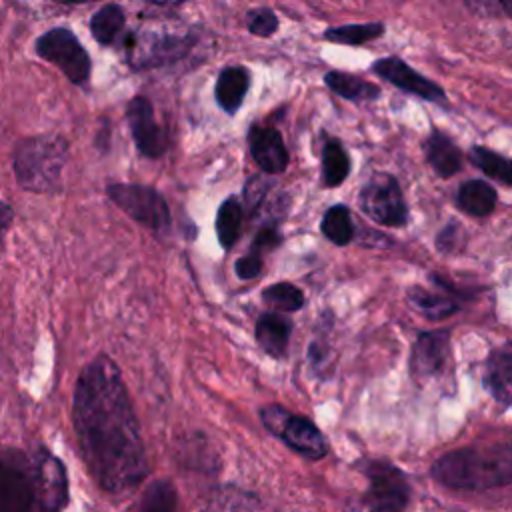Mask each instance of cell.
I'll return each mask as SVG.
<instances>
[{
	"label": "cell",
	"mask_w": 512,
	"mask_h": 512,
	"mask_svg": "<svg viewBox=\"0 0 512 512\" xmlns=\"http://www.w3.org/2000/svg\"><path fill=\"white\" fill-rule=\"evenodd\" d=\"M72 424L92 478L124 492L148 474L136 412L118 366L104 354L84 366L72 400Z\"/></svg>",
	"instance_id": "obj_1"
},
{
	"label": "cell",
	"mask_w": 512,
	"mask_h": 512,
	"mask_svg": "<svg viewBox=\"0 0 512 512\" xmlns=\"http://www.w3.org/2000/svg\"><path fill=\"white\" fill-rule=\"evenodd\" d=\"M430 474L454 490H488L512 482V444L470 446L442 454Z\"/></svg>",
	"instance_id": "obj_2"
},
{
	"label": "cell",
	"mask_w": 512,
	"mask_h": 512,
	"mask_svg": "<svg viewBox=\"0 0 512 512\" xmlns=\"http://www.w3.org/2000/svg\"><path fill=\"white\" fill-rule=\"evenodd\" d=\"M68 160V144L60 136H34L18 144L14 154L16 180L30 192H54Z\"/></svg>",
	"instance_id": "obj_3"
},
{
	"label": "cell",
	"mask_w": 512,
	"mask_h": 512,
	"mask_svg": "<svg viewBox=\"0 0 512 512\" xmlns=\"http://www.w3.org/2000/svg\"><path fill=\"white\" fill-rule=\"evenodd\" d=\"M38 474L34 456L16 448L0 450V512H36Z\"/></svg>",
	"instance_id": "obj_4"
},
{
	"label": "cell",
	"mask_w": 512,
	"mask_h": 512,
	"mask_svg": "<svg viewBox=\"0 0 512 512\" xmlns=\"http://www.w3.org/2000/svg\"><path fill=\"white\" fill-rule=\"evenodd\" d=\"M260 420L268 432L304 458L320 460L326 456L328 442L320 428L306 416L294 414L278 404H270L260 410Z\"/></svg>",
	"instance_id": "obj_5"
},
{
	"label": "cell",
	"mask_w": 512,
	"mask_h": 512,
	"mask_svg": "<svg viewBox=\"0 0 512 512\" xmlns=\"http://www.w3.org/2000/svg\"><path fill=\"white\" fill-rule=\"evenodd\" d=\"M368 478V490L356 512H402L408 496L410 484L402 470L388 462H368L364 466Z\"/></svg>",
	"instance_id": "obj_6"
},
{
	"label": "cell",
	"mask_w": 512,
	"mask_h": 512,
	"mask_svg": "<svg viewBox=\"0 0 512 512\" xmlns=\"http://www.w3.org/2000/svg\"><path fill=\"white\" fill-rule=\"evenodd\" d=\"M108 196L130 218L150 228L152 232H166L170 226V210L166 200L150 186L142 184H112Z\"/></svg>",
	"instance_id": "obj_7"
},
{
	"label": "cell",
	"mask_w": 512,
	"mask_h": 512,
	"mask_svg": "<svg viewBox=\"0 0 512 512\" xmlns=\"http://www.w3.org/2000/svg\"><path fill=\"white\" fill-rule=\"evenodd\" d=\"M36 52L40 58L56 64L74 84L86 82L90 74V58L70 30H48L36 40Z\"/></svg>",
	"instance_id": "obj_8"
},
{
	"label": "cell",
	"mask_w": 512,
	"mask_h": 512,
	"mask_svg": "<svg viewBox=\"0 0 512 512\" xmlns=\"http://www.w3.org/2000/svg\"><path fill=\"white\" fill-rule=\"evenodd\" d=\"M360 206L378 224L402 226L406 222V204L396 180L388 174H376L364 184Z\"/></svg>",
	"instance_id": "obj_9"
},
{
	"label": "cell",
	"mask_w": 512,
	"mask_h": 512,
	"mask_svg": "<svg viewBox=\"0 0 512 512\" xmlns=\"http://www.w3.org/2000/svg\"><path fill=\"white\" fill-rule=\"evenodd\" d=\"M38 474V504L36 512H60L68 502V480L64 466L48 450L34 452Z\"/></svg>",
	"instance_id": "obj_10"
},
{
	"label": "cell",
	"mask_w": 512,
	"mask_h": 512,
	"mask_svg": "<svg viewBox=\"0 0 512 512\" xmlns=\"http://www.w3.org/2000/svg\"><path fill=\"white\" fill-rule=\"evenodd\" d=\"M448 358H450V340L446 332H424L418 336L410 368L414 380L420 384L438 380L448 370Z\"/></svg>",
	"instance_id": "obj_11"
},
{
	"label": "cell",
	"mask_w": 512,
	"mask_h": 512,
	"mask_svg": "<svg viewBox=\"0 0 512 512\" xmlns=\"http://www.w3.org/2000/svg\"><path fill=\"white\" fill-rule=\"evenodd\" d=\"M190 44L192 40L184 36L146 32V34L134 36L132 48H130V64L134 68L160 66L186 54Z\"/></svg>",
	"instance_id": "obj_12"
},
{
	"label": "cell",
	"mask_w": 512,
	"mask_h": 512,
	"mask_svg": "<svg viewBox=\"0 0 512 512\" xmlns=\"http://www.w3.org/2000/svg\"><path fill=\"white\" fill-rule=\"evenodd\" d=\"M128 124L138 150L144 156L158 158L166 152L168 140L164 130L154 120V108L144 96H136L128 104Z\"/></svg>",
	"instance_id": "obj_13"
},
{
	"label": "cell",
	"mask_w": 512,
	"mask_h": 512,
	"mask_svg": "<svg viewBox=\"0 0 512 512\" xmlns=\"http://www.w3.org/2000/svg\"><path fill=\"white\" fill-rule=\"evenodd\" d=\"M374 72L380 74L382 78H386L390 84L406 90V92H412L420 98H426V100H444V92L438 84L430 82L428 78L420 76L418 72H414L408 64H404L402 60L398 58H384V60H378L374 64Z\"/></svg>",
	"instance_id": "obj_14"
},
{
	"label": "cell",
	"mask_w": 512,
	"mask_h": 512,
	"mask_svg": "<svg viewBox=\"0 0 512 512\" xmlns=\"http://www.w3.org/2000/svg\"><path fill=\"white\" fill-rule=\"evenodd\" d=\"M250 154L254 162L268 174H278L288 166V150L278 130L254 126L248 134Z\"/></svg>",
	"instance_id": "obj_15"
},
{
	"label": "cell",
	"mask_w": 512,
	"mask_h": 512,
	"mask_svg": "<svg viewBox=\"0 0 512 512\" xmlns=\"http://www.w3.org/2000/svg\"><path fill=\"white\" fill-rule=\"evenodd\" d=\"M290 332H292V322L278 312H264L256 322V342L266 354L274 358L284 356L288 348Z\"/></svg>",
	"instance_id": "obj_16"
},
{
	"label": "cell",
	"mask_w": 512,
	"mask_h": 512,
	"mask_svg": "<svg viewBox=\"0 0 512 512\" xmlns=\"http://www.w3.org/2000/svg\"><path fill=\"white\" fill-rule=\"evenodd\" d=\"M250 84V74L242 66H228L220 72L216 80V100L220 108L228 114L236 112L248 92Z\"/></svg>",
	"instance_id": "obj_17"
},
{
	"label": "cell",
	"mask_w": 512,
	"mask_h": 512,
	"mask_svg": "<svg viewBox=\"0 0 512 512\" xmlns=\"http://www.w3.org/2000/svg\"><path fill=\"white\" fill-rule=\"evenodd\" d=\"M128 512H178L176 486L166 478L150 482Z\"/></svg>",
	"instance_id": "obj_18"
},
{
	"label": "cell",
	"mask_w": 512,
	"mask_h": 512,
	"mask_svg": "<svg viewBox=\"0 0 512 512\" xmlns=\"http://www.w3.org/2000/svg\"><path fill=\"white\" fill-rule=\"evenodd\" d=\"M484 382L502 402H512V352H496L490 356L484 372Z\"/></svg>",
	"instance_id": "obj_19"
},
{
	"label": "cell",
	"mask_w": 512,
	"mask_h": 512,
	"mask_svg": "<svg viewBox=\"0 0 512 512\" xmlns=\"http://www.w3.org/2000/svg\"><path fill=\"white\" fill-rule=\"evenodd\" d=\"M426 152H428V160H430L432 168L440 176H452L460 170V164H462L460 150L442 132H432L430 134L428 144H426Z\"/></svg>",
	"instance_id": "obj_20"
},
{
	"label": "cell",
	"mask_w": 512,
	"mask_h": 512,
	"mask_svg": "<svg viewBox=\"0 0 512 512\" xmlns=\"http://www.w3.org/2000/svg\"><path fill=\"white\" fill-rule=\"evenodd\" d=\"M458 202L468 214L486 216L494 210L496 192L490 184H486L482 180H470L460 188Z\"/></svg>",
	"instance_id": "obj_21"
},
{
	"label": "cell",
	"mask_w": 512,
	"mask_h": 512,
	"mask_svg": "<svg viewBox=\"0 0 512 512\" xmlns=\"http://www.w3.org/2000/svg\"><path fill=\"white\" fill-rule=\"evenodd\" d=\"M242 214H244L242 206L234 196L226 198L220 204L218 216H216V234L222 248H230L238 240L240 228H242Z\"/></svg>",
	"instance_id": "obj_22"
},
{
	"label": "cell",
	"mask_w": 512,
	"mask_h": 512,
	"mask_svg": "<svg viewBox=\"0 0 512 512\" xmlns=\"http://www.w3.org/2000/svg\"><path fill=\"white\" fill-rule=\"evenodd\" d=\"M124 22H126L124 10L116 4H106L92 16L90 30L100 44H112L118 38L120 30L124 28Z\"/></svg>",
	"instance_id": "obj_23"
},
{
	"label": "cell",
	"mask_w": 512,
	"mask_h": 512,
	"mask_svg": "<svg viewBox=\"0 0 512 512\" xmlns=\"http://www.w3.org/2000/svg\"><path fill=\"white\" fill-rule=\"evenodd\" d=\"M324 82L332 92L348 100H368L378 94V88L344 72H328Z\"/></svg>",
	"instance_id": "obj_24"
},
{
	"label": "cell",
	"mask_w": 512,
	"mask_h": 512,
	"mask_svg": "<svg viewBox=\"0 0 512 512\" xmlns=\"http://www.w3.org/2000/svg\"><path fill=\"white\" fill-rule=\"evenodd\" d=\"M350 160L340 142L328 140L322 150V180L326 186H338L348 176Z\"/></svg>",
	"instance_id": "obj_25"
},
{
	"label": "cell",
	"mask_w": 512,
	"mask_h": 512,
	"mask_svg": "<svg viewBox=\"0 0 512 512\" xmlns=\"http://www.w3.org/2000/svg\"><path fill=\"white\" fill-rule=\"evenodd\" d=\"M408 300L412 302V306L416 310H420L424 316H428L432 320L446 318V316H450L456 310V304L450 298L434 294V292H428V290L418 288V286L408 292Z\"/></svg>",
	"instance_id": "obj_26"
},
{
	"label": "cell",
	"mask_w": 512,
	"mask_h": 512,
	"mask_svg": "<svg viewBox=\"0 0 512 512\" xmlns=\"http://www.w3.org/2000/svg\"><path fill=\"white\" fill-rule=\"evenodd\" d=\"M322 232L328 240H332L338 246H344L354 236V226L350 220V212L346 206H332L326 210L322 218Z\"/></svg>",
	"instance_id": "obj_27"
},
{
	"label": "cell",
	"mask_w": 512,
	"mask_h": 512,
	"mask_svg": "<svg viewBox=\"0 0 512 512\" xmlns=\"http://www.w3.org/2000/svg\"><path fill=\"white\" fill-rule=\"evenodd\" d=\"M262 300L266 304H270L272 308L276 310H282V312H296L302 308L304 304V294L300 288H296L294 284H288V282H278V284H272L268 286L264 292H262Z\"/></svg>",
	"instance_id": "obj_28"
},
{
	"label": "cell",
	"mask_w": 512,
	"mask_h": 512,
	"mask_svg": "<svg viewBox=\"0 0 512 512\" xmlns=\"http://www.w3.org/2000/svg\"><path fill=\"white\" fill-rule=\"evenodd\" d=\"M384 32V26L380 22H370V24H350V26H340V28H330L326 30V38L332 42H342V44H362L366 40H372Z\"/></svg>",
	"instance_id": "obj_29"
},
{
	"label": "cell",
	"mask_w": 512,
	"mask_h": 512,
	"mask_svg": "<svg viewBox=\"0 0 512 512\" xmlns=\"http://www.w3.org/2000/svg\"><path fill=\"white\" fill-rule=\"evenodd\" d=\"M472 162L488 176H492L504 184H512V162L504 160L496 152H492L488 148H474Z\"/></svg>",
	"instance_id": "obj_30"
},
{
	"label": "cell",
	"mask_w": 512,
	"mask_h": 512,
	"mask_svg": "<svg viewBox=\"0 0 512 512\" xmlns=\"http://www.w3.org/2000/svg\"><path fill=\"white\" fill-rule=\"evenodd\" d=\"M278 28V18L270 8H258L248 12V30L256 36H270Z\"/></svg>",
	"instance_id": "obj_31"
},
{
	"label": "cell",
	"mask_w": 512,
	"mask_h": 512,
	"mask_svg": "<svg viewBox=\"0 0 512 512\" xmlns=\"http://www.w3.org/2000/svg\"><path fill=\"white\" fill-rule=\"evenodd\" d=\"M268 188H270V182H268L264 176H252V178L246 182V188H244V204H246L248 214H256V210L264 204V198H266Z\"/></svg>",
	"instance_id": "obj_32"
},
{
	"label": "cell",
	"mask_w": 512,
	"mask_h": 512,
	"mask_svg": "<svg viewBox=\"0 0 512 512\" xmlns=\"http://www.w3.org/2000/svg\"><path fill=\"white\" fill-rule=\"evenodd\" d=\"M278 244H280V236H278L276 228L274 226H264V228H260V232L256 234V238L252 242V254L260 256L262 250H272Z\"/></svg>",
	"instance_id": "obj_33"
},
{
	"label": "cell",
	"mask_w": 512,
	"mask_h": 512,
	"mask_svg": "<svg viewBox=\"0 0 512 512\" xmlns=\"http://www.w3.org/2000/svg\"><path fill=\"white\" fill-rule=\"evenodd\" d=\"M262 270V258L258 254H248V256H242L238 262H236V274L242 278V280H252L260 274Z\"/></svg>",
	"instance_id": "obj_34"
},
{
	"label": "cell",
	"mask_w": 512,
	"mask_h": 512,
	"mask_svg": "<svg viewBox=\"0 0 512 512\" xmlns=\"http://www.w3.org/2000/svg\"><path fill=\"white\" fill-rule=\"evenodd\" d=\"M10 222H12V208L0 200V244H2L4 232L10 226Z\"/></svg>",
	"instance_id": "obj_35"
},
{
	"label": "cell",
	"mask_w": 512,
	"mask_h": 512,
	"mask_svg": "<svg viewBox=\"0 0 512 512\" xmlns=\"http://www.w3.org/2000/svg\"><path fill=\"white\" fill-rule=\"evenodd\" d=\"M498 4L502 6V10H504L508 16H512V0H498Z\"/></svg>",
	"instance_id": "obj_36"
},
{
	"label": "cell",
	"mask_w": 512,
	"mask_h": 512,
	"mask_svg": "<svg viewBox=\"0 0 512 512\" xmlns=\"http://www.w3.org/2000/svg\"><path fill=\"white\" fill-rule=\"evenodd\" d=\"M150 2H156V4H180L184 0H150Z\"/></svg>",
	"instance_id": "obj_37"
},
{
	"label": "cell",
	"mask_w": 512,
	"mask_h": 512,
	"mask_svg": "<svg viewBox=\"0 0 512 512\" xmlns=\"http://www.w3.org/2000/svg\"><path fill=\"white\" fill-rule=\"evenodd\" d=\"M56 2H62V4H82V2H94V0H56Z\"/></svg>",
	"instance_id": "obj_38"
}]
</instances>
